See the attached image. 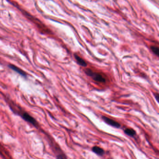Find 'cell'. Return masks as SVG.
<instances>
[{
	"label": "cell",
	"mask_w": 159,
	"mask_h": 159,
	"mask_svg": "<svg viewBox=\"0 0 159 159\" xmlns=\"http://www.w3.org/2000/svg\"><path fill=\"white\" fill-rule=\"evenodd\" d=\"M84 71L86 75L90 77L93 80L97 82L102 83H105L106 82V78L102 74L94 72L91 69L87 68Z\"/></svg>",
	"instance_id": "cell-1"
},
{
	"label": "cell",
	"mask_w": 159,
	"mask_h": 159,
	"mask_svg": "<svg viewBox=\"0 0 159 159\" xmlns=\"http://www.w3.org/2000/svg\"><path fill=\"white\" fill-rule=\"evenodd\" d=\"M74 57H75L78 64H79L80 66H82V67H86L87 66V64L86 61L80 57L78 55L76 54H74Z\"/></svg>",
	"instance_id": "cell-5"
},
{
	"label": "cell",
	"mask_w": 159,
	"mask_h": 159,
	"mask_svg": "<svg viewBox=\"0 0 159 159\" xmlns=\"http://www.w3.org/2000/svg\"><path fill=\"white\" fill-rule=\"evenodd\" d=\"M124 133L126 135L131 137H134L136 135V131L132 128H126L124 130Z\"/></svg>",
	"instance_id": "cell-7"
},
{
	"label": "cell",
	"mask_w": 159,
	"mask_h": 159,
	"mask_svg": "<svg viewBox=\"0 0 159 159\" xmlns=\"http://www.w3.org/2000/svg\"><path fill=\"white\" fill-rule=\"evenodd\" d=\"M92 151L94 153L96 154L99 156H102L105 154L104 150L98 146L93 147L92 148Z\"/></svg>",
	"instance_id": "cell-6"
},
{
	"label": "cell",
	"mask_w": 159,
	"mask_h": 159,
	"mask_svg": "<svg viewBox=\"0 0 159 159\" xmlns=\"http://www.w3.org/2000/svg\"><path fill=\"white\" fill-rule=\"evenodd\" d=\"M102 119L105 122V123L108 124V125L110 126L117 128H119L121 127V125L119 122H117L112 119H110L106 116H102Z\"/></svg>",
	"instance_id": "cell-3"
},
{
	"label": "cell",
	"mask_w": 159,
	"mask_h": 159,
	"mask_svg": "<svg viewBox=\"0 0 159 159\" xmlns=\"http://www.w3.org/2000/svg\"><path fill=\"white\" fill-rule=\"evenodd\" d=\"M151 49L155 55L157 56H159V50L158 47L155 46H151Z\"/></svg>",
	"instance_id": "cell-8"
},
{
	"label": "cell",
	"mask_w": 159,
	"mask_h": 159,
	"mask_svg": "<svg viewBox=\"0 0 159 159\" xmlns=\"http://www.w3.org/2000/svg\"><path fill=\"white\" fill-rule=\"evenodd\" d=\"M154 95V97H155V99H156V100H157V102H158V100H159V94H158V93H155Z\"/></svg>",
	"instance_id": "cell-9"
},
{
	"label": "cell",
	"mask_w": 159,
	"mask_h": 159,
	"mask_svg": "<svg viewBox=\"0 0 159 159\" xmlns=\"http://www.w3.org/2000/svg\"><path fill=\"white\" fill-rule=\"evenodd\" d=\"M9 67L10 69H12V70L14 71H15L17 72L18 74L21 75V76H23L24 77H27V73H26L24 71L22 70L21 69L19 68V67L11 64H9Z\"/></svg>",
	"instance_id": "cell-4"
},
{
	"label": "cell",
	"mask_w": 159,
	"mask_h": 159,
	"mask_svg": "<svg viewBox=\"0 0 159 159\" xmlns=\"http://www.w3.org/2000/svg\"><path fill=\"white\" fill-rule=\"evenodd\" d=\"M19 111H18L17 112H16L15 113H17L18 115H20L22 118V119H24L26 122H29L30 124H32V125L36 127L38 125L37 121H36L35 119L31 116L30 114L24 111H22L19 109Z\"/></svg>",
	"instance_id": "cell-2"
}]
</instances>
